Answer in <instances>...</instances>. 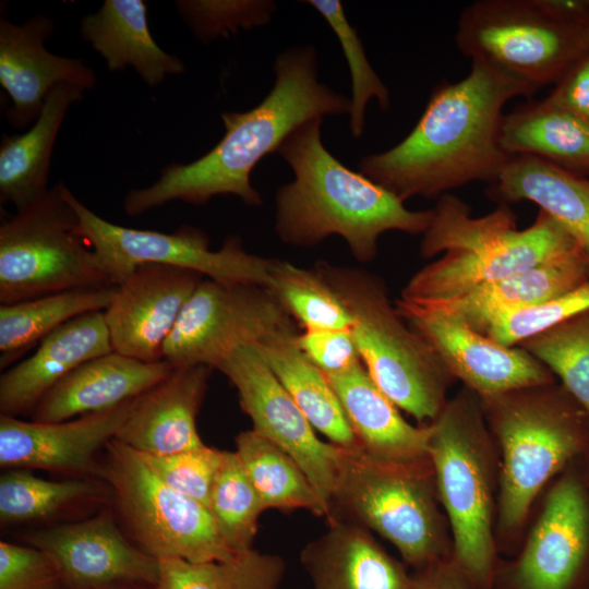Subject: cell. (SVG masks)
I'll return each mask as SVG.
<instances>
[{"label": "cell", "instance_id": "obj_23", "mask_svg": "<svg viewBox=\"0 0 589 589\" xmlns=\"http://www.w3.org/2000/svg\"><path fill=\"white\" fill-rule=\"evenodd\" d=\"M165 360L144 362L119 352L91 359L57 383L37 404L32 420L61 422L132 400L166 378Z\"/></svg>", "mask_w": 589, "mask_h": 589}, {"label": "cell", "instance_id": "obj_41", "mask_svg": "<svg viewBox=\"0 0 589 589\" xmlns=\"http://www.w3.org/2000/svg\"><path fill=\"white\" fill-rule=\"evenodd\" d=\"M182 19L193 33L207 41L268 23L272 1H177Z\"/></svg>", "mask_w": 589, "mask_h": 589}, {"label": "cell", "instance_id": "obj_44", "mask_svg": "<svg viewBox=\"0 0 589 589\" xmlns=\"http://www.w3.org/2000/svg\"><path fill=\"white\" fill-rule=\"evenodd\" d=\"M303 354L325 374H337L362 362L348 329L303 330L296 335Z\"/></svg>", "mask_w": 589, "mask_h": 589}, {"label": "cell", "instance_id": "obj_39", "mask_svg": "<svg viewBox=\"0 0 589 589\" xmlns=\"http://www.w3.org/2000/svg\"><path fill=\"white\" fill-rule=\"evenodd\" d=\"M305 3L325 19L341 45L352 80L350 131L353 137H360L364 131L368 103L374 98L380 108L386 111L390 106L389 92L370 64L362 41L348 22L340 1L309 0Z\"/></svg>", "mask_w": 589, "mask_h": 589}, {"label": "cell", "instance_id": "obj_43", "mask_svg": "<svg viewBox=\"0 0 589 589\" xmlns=\"http://www.w3.org/2000/svg\"><path fill=\"white\" fill-rule=\"evenodd\" d=\"M0 589H65L56 562L33 545L0 542Z\"/></svg>", "mask_w": 589, "mask_h": 589}, {"label": "cell", "instance_id": "obj_25", "mask_svg": "<svg viewBox=\"0 0 589 589\" xmlns=\"http://www.w3.org/2000/svg\"><path fill=\"white\" fill-rule=\"evenodd\" d=\"M327 377L363 452L395 461L429 458L430 423L419 426L409 423L377 387L362 362Z\"/></svg>", "mask_w": 589, "mask_h": 589}, {"label": "cell", "instance_id": "obj_32", "mask_svg": "<svg viewBox=\"0 0 589 589\" xmlns=\"http://www.w3.org/2000/svg\"><path fill=\"white\" fill-rule=\"evenodd\" d=\"M117 286L82 288L0 305V368L9 369L45 337L69 321L104 311Z\"/></svg>", "mask_w": 589, "mask_h": 589}, {"label": "cell", "instance_id": "obj_5", "mask_svg": "<svg viewBox=\"0 0 589 589\" xmlns=\"http://www.w3.org/2000/svg\"><path fill=\"white\" fill-rule=\"evenodd\" d=\"M500 459L496 540L515 541L540 493L589 450V414L556 381L480 398Z\"/></svg>", "mask_w": 589, "mask_h": 589}, {"label": "cell", "instance_id": "obj_35", "mask_svg": "<svg viewBox=\"0 0 589 589\" xmlns=\"http://www.w3.org/2000/svg\"><path fill=\"white\" fill-rule=\"evenodd\" d=\"M89 479L53 481L26 469H11L0 477V520L3 525L46 520L103 496Z\"/></svg>", "mask_w": 589, "mask_h": 589}, {"label": "cell", "instance_id": "obj_6", "mask_svg": "<svg viewBox=\"0 0 589 589\" xmlns=\"http://www.w3.org/2000/svg\"><path fill=\"white\" fill-rule=\"evenodd\" d=\"M430 425L428 453L452 557L476 589H494L500 459L480 397L462 386Z\"/></svg>", "mask_w": 589, "mask_h": 589}, {"label": "cell", "instance_id": "obj_34", "mask_svg": "<svg viewBox=\"0 0 589 589\" xmlns=\"http://www.w3.org/2000/svg\"><path fill=\"white\" fill-rule=\"evenodd\" d=\"M154 589H279L285 561L251 549L231 560L193 563L160 558Z\"/></svg>", "mask_w": 589, "mask_h": 589}, {"label": "cell", "instance_id": "obj_11", "mask_svg": "<svg viewBox=\"0 0 589 589\" xmlns=\"http://www.w3.org/2000/svg\"><path fill=\"white\" fill-rule=\"evenodd\" d=\"M455 41L471 61L540 89L554 86L589 50V22L562 20L545 0H478L459 14Z\"/></svg>", "mask_w": 589, "mask_h": 589}, {"label": "cell", "instance_id": "obj_42", "mask_svg": "<svg viewBox=\"0 0 589 589\" xmlns=\"http://www.w3.org/2000/svg\"><path fill=\"white\" fill-rule=\"evenodd\" d=\"M140 455L166 484L205 507L208 506L224 450L204 445L197 449L172 455Z\"/></svg>", "mask_w": 589, "mask_h": 589}, {"label": "cell", "instance_id": "obj_21", "mask_svg": "<svg viewBox=\"0 0 589 589\" xmlns=\"http://www.w3.org/2000/svg\"><path fill=\"white\" fill-rule=\"evenodd\" d=\"M213 369L176 368L161 382L135 398L116 440L143 455L165 456L197 449L196 418Z\"/></svg>", "mask_w": 589, "mask_h": 589}, {"label": "cell", "instance_id": "obj_33", "mask_svg": "<svg viewBox=\"0 0 589 589\" xmlns=\"http://www.w3.org/2000/svg\"><path fill=\"white\" fill-rule=\"evenodd\" d=\"M238 454L264 509H306L320 517L329 512L301 467L281 448L255 431L236 436Z\"/></svg>", "mask_w": 589, "mask_h": 589}, {"label": "cell", "instance_id": "obj_20", "mask_svg": "<svg viewBox=\"0 0 589 589\" xmlns=\"http://www.w3.org/2000/svg\"><path fill=\"white\" fill-rule=\"evenodd\" d=\"M52 33V21L43 14L21 25L0 21V84L11 97L12 107L5 116L15 128L35 122L58 85L86 91L96 84L94 71L83 60L57 56L45 48Z\"/></svg>", "mask_w": 589, "mask_h": 589}, {"label": "cell", "instance_id": "obj_1", "mask_svg": "<svg viewBox=\"0 0 589 589\" xmlns=\"http://www.w3.org/2000/svg\"><path fill=\"white\" fill-rule=\"evenodd\" d=\"M538 87L483 61L457 82L437 84L411 132L359 163L362 175L402 202L440 197L473 181H496L514 155L500 143L503 108Z\"/></svg>", "mask_w": 589, "mask_h": 589}, {"label": "cell", "instance_id": "obj_2", "mask_svg": "<svg viewBox=\"0 0 589 589\" xmlns=\"http://www.w3.org/2000/svg\"><path fill=\"white\" fill-rule=\"evenodd\" d=\"M274 71V86L257 106L221 113L225 135L213 149L190 164L169 165L154 184L131 190L123 201L127 215L139 216L171 201L201 206L223 194L261 206L262 196L251 184L257 163L277 153L301 124L349 113L351 108L350 98L318 82L312 46L286 49L276 58Z\"/></svg>", "mask_w": 589, "mask_h": 589}, {"label": "cell", "instance_id": "obj_27", "mask_svg": "<svg viewBox=\"0 0 589 589\" xmlns=\"http://www.w3.org/2000/svg\"><path fill=\"white\" fill-rule=\"evenodd\" d=\"M486 196L500 204L529 201L552 216L576 242L589 278V178L532 155H514Z\"/></svg>", "mask_w": 589, "mask_h": 589}, {"label": "cell", "instance_id": "obj_31", "mask_svg": "<svg viewBox=\"0 0 589 589\" xmlns=\"http://www.w3.org/2000/svg\"><path fill=\"white\" fill-rule=\"evenodd\" d=\"M296 335L281 332L254 346L315 431L344 448L360 447L327 375L299 349Z\"/></svg>", "mask_w": 589, "mask_h": 589}, {"label": "cell", "instance_id": "obj_12", "mask_svg": "<svg viewBox=\"0 0 589 589\" xmlns=\"http://www.w3.org/2000/svg\"><path fill=\"white\" fill-rule=\"evenodd\" d=\"M82 236L96 253L111 284H121L139 265L153 263L187 268L227 284L267 287L274 260L249 253L238 237L211 250L206 233L181 226L167 233L119 226L96 215L72 193Z\"/></svg>", "mask_w": 589, "mask_h": 589}, {"label": "cell", "instance_id": "obj_13", "mask_svg": "<svg viewBox=\"0 0 589 589\" xmlns=\"http://www.w3.org/2000/svg\"><path fill=\"white\" fill-rule=\"evenodd\" d=\"M281 332H296V322L266 287L207 278L181 311L163 360L173 369H217L238 348Z\"/></svg>", "mask_w": 589, "mask_h": 589}, {"label": "cell", "instance_id": "obj_14", "mask_svg": "<svg viewBox=\"0 0 589 589\" xmlns=\"http://www.w3.org/2000/svg\"><path fill=\"white\" fill-rule=\"evenodd\" d=\"M505 589H589V485L579 461L544 490Z\"/></svg>", "mask_w": 589, "mask_h": 589}, {"label": "cell", "instance_id": "obj_9", "mask_svg": "<svg viewBox=\"0 0 589 589\" xmlns=\"http://www.w3.org/2000/svg\"><path fill=\"white\" fill-rule=\"evenodd\" d=\"M96 474L108 484L122 531L152 557L204 563L240 555L221 537L207 507L166 484L120 441L107 444Z\"/></svg>", "mask_w": 589, "mask_h": 589}, {"label": "cell", "instance_id": "obj_16", "mask_svg": "<svg viewBox=\"0 0 589 589\" xmlns=\"http://www.w3.org/2000/svg\"><path fill=\"white\" fill-rule=\"evenodd\" d=\"M399 315L433 347L449 373L480 398L556 382L524 348L506 347L449 314L399 299Z\"/></svg>", "mask_w": 589, "mask_h": 589}, {"label": "cell", "instance_id": "obj_7", "mask_svg": "<svg viewBox=\"0 0 589 589\" xmlns=\"http://www.w3.org/2000/svg\"><path fill=\"white\" fill-rule=\"evenodd\" d=\"M314 268L352 316V337L377 387L420 425L431 423L456 381L433 347L407 325L377 276L327 262Z\"/></svg>", "mask_w": 589, "mask_h": 589}, {"label": "cell", "instance_id": "obj_17", "mask_svg": "<svg viewBox=\"0 0 589 589\" xmlns=\"http://www.w3.org/2000/svg\"><path fill=\"white\" fill-rule=\"evenodd\" d=\"M26 542L58 565L65 589H91L115 584L155 587L158 560L141 551L120 528L113 510L29 532Z\"/></svg>", "mask_w": 589, "mask_h": 589}, {"label": "cell", "instance_id": "obj_38", "mask_svg": "<svg viewBox=\"0 0 589 589\" xmlns=\"http://www.w3.org/2000/svg\"><path fill=\"white\" fill-rule=\"evenodd\" d=\"M518 346L543 363L589 414V308Z\"/></svg>", "mask_w": 589, "mask_h": 589}, {"label": "cell", "instance_id": "obj_10", "mask_svg": "<svg viewBox=\"0 0 589 589\" xmlns=\"http://www.w3.org/2000/svg\"><path fill=\"white\" fill-rule=\"evenodd\" d=\"M62 183L0 226V304L82 288L113 287L82 236Z\"/></svg>", "mask_w": 589, "mask_h": 589}, {"label": "cell", "instance_id": "obj_36", "mask_svg": "<svg viewBox=\"0 0 589 589\" xmlns=\"http://www.w3.org/2000/svg\"><path fill=\"white\" fill-rule=\"evenodd\" d=\"M266 288L303 330H350L353 325L342 301L314 267L274 260Z\"/></svg>", "mask_w": 589, "mask_h": 589}, {"label": "cell", "instance_id": "obj_22", "mask_svg": "<svg viewBox=\"0 0 589 589\" xmlns=\"http://www.w3.org/2000/svg\"><path fill=\"white\" fill-rule=\"evenodd\" d=\"M112 351L104 311L69 321L45 337L29 357L2 372L1 414L32 413L40 399L70 372Z\"/></svg>", "mask_w": 589, "mask_h": 589}, {"label": "cell", "instance_id": "obj_18", "mask_svg": "<svg viewBox=\"0 0 589 589\" xmlns=\"http://www.w3.org/2000/svg\"><path fill=\"white\" fill-rule=\"evenodd\" d=\"M203 280L187 268L139 265L117 286L104 310L113 350L144 362L161 361L168 336Z\"/></svg>", "mask_w": 589, "mask_h": 589}, {"label": "cell", "instance_id": "obj_46", "mask_svg": "<svg viewBox=\"0 0 589 589\" xmlns=\"http://www.w3.org/2000/svg\"><path fill=\"white\" fill-rule=\"evenodd\" d=\"M410 589H476L453 557L434 562L411 573Z\"/></svg>", "mask_w": 589, "mask_h": 589}, {"label": "cell", "instance_id": "obj_24", "mask_svg": "<svg viewBox=\"0 0 589 589\" xmlns=\"http://www.w3.org/2000/svg\"><path fill=\"white\" fill-rule=\"evenodd\" d=\"M308 542L301 564L313 589H410L411 573L363 526L340 518Z\"/></svg>", "mask_w": 589, "mask_h": 589}, {"label": "cell", "instance_id": "obj_3", "mask_svg": "<svg viewBox=\"0 0 589 589\" xmlns=\"http://www.w3.org/2000/svg\"><path fill=\"white\" fill-rule=\"evenodd\" d=\"M322 120L298 127L277 151L294 175L275 196V231L281 241L310 248L336 235L358 262L369 263L383 233L423 235L432 209H408L390 191L344 166L322 143Z\"/></svg>", "mask_w": 589, "mask_h": 589}, {"label": "cell", "instance_id": "obj_45", "mask_svg": "<svg viewBox=\"0 0 589 589\" xmlns=\"http://www.w3.org/2000/svg\"><path fill=\"white\" fill-rule=\"evenodd\" d=\"M545 99L558 108L589 119V50L553 86Z\"/></svg>", "mask_w": 589, "mask_h": 589}, {"label": "cell", "instance_id": "obj_48", "mask_svg": "<svg viewBox=\"0 0 589 589\" xmlns=\"http://www.w3.org/2000/svg\"><path fill=\"white\" fill-rule=\"evenodd\" d=\"M579 466L585 481L589 485V450L588 453L579 460Z\"/></svg>", "mask_w": 589, "mask_h": 589}, {"label": "cell", "instance_id": "obj_47", "mask_svg": "<svg viewBox=\"0 0 589 589\" xmlns=\"http://www.w3.org/2000/svg\"><path fill=\"white\" fill-rule=\"evenodd\" d=\"M154 588L155 587L139 585V584H115V585H108V586L91 588V589H154Z\"/></svg>", "mask_w": 589, "mask_h": 589}, {"label": "cell", "instance_id": "obj_26", "mask_svg": "<svg viewBox=\"0 0 589 589\" xmlns=\"http://www.w3.org/2000/svg\"><path fill=\"white\" fill-rule=\"evenodd\" d=\"M588 281L585 263L577 251L480 286L456 298L411 302L445 312L480 333L491 320L501 314L564 294Z\"/></svg>", "mask_w": 589, "mask_h": 589}, {"label": "cell", "instance_id": "obj_29", "mask_svg": "<svg viewBox=\"0 0 589 589\" xmlns=\"http://www.w3.org/2000/svg\"><path fill=\"white\" fill-rule=\"evenodd\" d=\"M85 89L61 84L45 100L29 130L3 135L0 145V200L16 211L35 203L47 191L50 157L57 134L70 106L83 99Z\"/></svg>", "mask_w": 589, "mask_h": 589}, {"label": "cell", "instance_id": "obj_30", "mask_svg": "<svg viewBox=\"0 0 589 589\" xmlns=\"http://www.w3.org/2000/svg\"><path fill=\"white\" fill-rule=\"evenodd\" d=\"M500 143L510 155H532L589 178V119L545 98L528 99L504 113Z\"/></svg>", "mask_w": 589, "mask_h": 589}, {"label": "cell", "instance_id": "obj_40", "mask_svg": "<svg viewBox=\"0 0 589 589\" xmlns=\"http://www.w3.org/2000/svg\"><path fill=\"white\" fill-rule=\"evenodd\" d=\"M589 308V281L564 294L510 311L491 320L480 334L516 347Z\"/></svg>", "mask_w": 589, "mask_h": 589}, {"label": "cell", "instance_id": "obj_19", "mask_svg": "<svg viewBox=\"0 0 589 589\" xmlns=\"http://www.w3.org/2000/svg\"><path fill=\"white\" fill-rule=\"evenodd\" d=\"M135 399L61 422L0 416V466L75 476L97 473V455L116 438Z\"/></svg>", "mask_w": 589, "mask_h": 589}, {"label": "cell", "instance_id": "obj_28", "mask_svg": "<svg viewBox=\"0 0 589 589\" xmlns=\"http://www.w3.org/2000/svg\"><path fill=\"white\" fill-rule=\"evenodd\" d=\"M80 32L109 70L132 67L148 86L184 71L183 62L165 52L152 37L142 0H106L97 12L82 20Z\"/></svg>", "mask_w": 589, "mask_h": 589}, {"label": "cell", "instance_id": "obj_15", "mask_svg": "<svg viewBox=\"0 0 589 589\" xmlns=\"http://www.w3.org/2000/svg\"><path fill=\"white\" fill-rule=\"evenodd\" d=\"M217 370L237 389L252 430L281 448L301 467L330 517L344 447L324 442L316 435L254 345L235 350Z\"/></svg>", "mask_w": 589, "mask_h": 589}, {"label": "cell", "instance_id": "obj_8", "mask_svg": "<svg viewBox=\"0 0 589 589\" xmlns=\"http://www.w3.org/2000/svg\"><path fill=\"white\" fill-rule=\"evenodd\" d=\"M440 506L429 458L395 461L344 448L328 521L347 519L374 531L416 570L452 556Z\"/></svg>", "mask_w": 589, "mask_h": 589}, {"label": "cell", "instance_id": "obj_37", "mask_svg": "<svg viewBox=\"0 0 589 589\" xmlns=\"http://www.w3.org/2000/svg\"><path fill=\"white\" fill-rule=\"evenodd\" d=\"M227 544L238 554L250 551L265 510L238 454L224 450L208 506Z\"/></svg>", "mask_w": 589, "mask_h": 589}, {"label": "cell", "instance_id": "obj_4", "mask_svg": "<svg viewBox=\"0 0 589 589\" xmlns=\"http://www.w3.org/2000/svg\"><path fill=\"white\" fill-rule=\"evenodd\" d=\"M577 251L567 230L543 211L520 230L507 204L473 217L464 201L447 193L432 208L420 243V252L426 259L445 254L419 269L404 287L400 299L448 300Z\"/></svg>", "mask_w": 589, "mask_h": 589}]
</instances>
